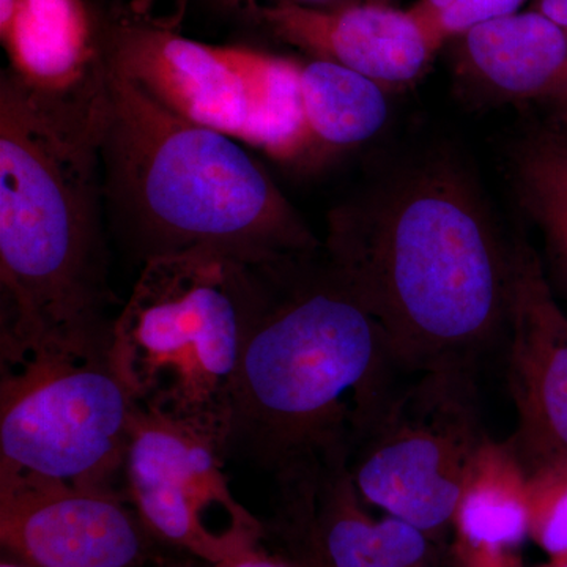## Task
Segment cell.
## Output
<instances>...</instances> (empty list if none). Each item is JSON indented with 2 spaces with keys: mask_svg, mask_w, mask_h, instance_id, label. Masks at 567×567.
<instances>
[{
  "mask_svg": "<svg viewBox=\"0 0 567 567\" xmlns=\"http://www.w3.org/2000/svg\"><path fill=\"white\" fill-rule=\"evenodd\" d=\"M324 251L406 372L477 371L506 334L513 244L457 164H420L339 205Z\"/></svg>",
  "mask_w": 567,
  "mask_h": 567,
  "instance_id": "1",
  "label": "cell"
},
{
  "mask_svg": "<svg viewBox=\"0 0 567 567\" xmlns=\"http://www.w3.org/2000/svg\"><path fill=\"white\" fill-rule=\"evenodd\" d=\"M100 137L41 111L0 78V347L110 352Z\"/></svg>",
  "mask_w": 567,
  "mask_h": 567,
  "instance_id": "2",
  "label": "cell"
},
{
  "mask_svg": "<svg viewBox=\"0 0 567 567\" xmlns=\"http://www.w3.org/2000/svg\"><path fill=\"white\" fill-rule=\"evenodd\" d=\"M100 159L106 213L144 262L215 251L278 267L320 248L245 144L167 110L110 63Z\"/></svg>",
  "mask_w": 567,
  "mask_h": 567,
  "instance_id": "3",
  "label": "cell"
},
{
  "mask_svg": "<svg viewBox=\"0 0 567 567\" xmlns=\"http://www.w3.org/2000/svg\"><path fill=\"white\" fill-rule=\"evenodd\" d=\"M312 259V257H311ZM311 259L270 267V295L246 346L226 457L279 473L352 445L363 417L405 372L382 324Z\"/></svg>",
  "mask_w": 567,
  "mask_h": 567,
  "instance_id": "4",
  "label": "cell"
},
{
  "mask_svg": "<svg viewBox=\"0 0 567 567\" xmlns=\"http://www.w3.org/2000/svg\"><path fill=\"white\" fill-rule=\"evenodd\" d=\"M270 287V268L221 252L144 262L110 349L134 402L199 429L224 450L238 371Z\"/></svg>",
  "mask_w": 567,
  "mask_h": 567,
  "instance_id": "5",
  "label": "cell"
},
{
  "mask_svg": "<svg viewBox=\"0 0 567 567\" xmlns=\"http://www.w3.org/2000/svg\"><path fill=\"white\" fill-rule=\"evenodd\" d=\"M188 0L156 10L136 0L104 20V52L164 107L257 148L275 162L306 167L300 62L245 47H215L182 31Z\"/></svg>",
  "mask_w": 567,
  "mask_h": 567,
  "instance_id": "6",
  "label": "cell"
},
{
  "mask_svg": "<svg viewBox=\"0 0 567 567\" xmlns=\"http://www.w3.org/2000/svg\"><path fill=\"white\" fill-rule=\"evenodd\" d=\"M487 435L475 369L412 372L354 432L350 476L365 505L434 540L453 527L466 470Z\"/></svg>",
  "mask_w": 567,
  "mask_h": 567,
  "instance_id": "7",
  "label": "cell"
},
{
  "mask_svg": "<svg viewBox=\"0 0 567 567\" xmlns=\"http://www.w3.org/2000/svg\"><path fill=\"white\" fill-rule=\"evenodd\" d=\"M136 412L110 352L2 361L0 477L125 488Z\"/></svg>",
  "mask_w": 567,
  "mask_h": 567,
  "instance_id": "8",
  "label": "cell"
},
{
  "mask_svg": "<svg viewBox=\"0 0 567 567\" xmlns=\"http://www.w3.org/2000/svg\"><path fill=\"white\" fill-rule=\"evenodd\" d=\"M224 457L213 436L137 405L123 487L159 544L204 565L259 546L267 535L235 498Z\"/></svg>",
  "mask_w": 567,
  "mask_h": 567,
  "instance_id": "9",
  "label": "cell"
},
{
  "mask_svg": "<svg viewBox=\"0 0 567 567\" xmlns=\"http://www.w3.org/2000/svg\"><path fill=\"white\" fill-rule=\"evenodd\" d=\"M0 543L32 567L159 566L125 488L0 477Z\"/></svg>",
  "mask_w": 567,
  "mask_h": 567,
  "instance_id": "10",
  "label": "cell"
},
{
  "mask_svg": "<svg viewBox=\"0 0 567 567\" xmlns=\"http://www.w3.org/2000/svg\"><path fill=\"white\" fill-rule=\"evenodd\" d=\"M3 71L41 111L102 137L107 106L104 20L87 0H0Z\"/></svg>",
  "mask_w": 567,
  "mask_h": 567,
  "instance_id": "11",
  "label": "cell"
},
{
  "mask_svg": "<svg viewBox=\"0 0 567 567\" xmlns=\"http://www.w3.org/2000/svg\"><path fill=\"white\" fill-rule=\"evenodd\" d=\"M349 454V447H336L275 476L276 535L305 544L327 567H432L431 537L365 511Z\"/></svg>",
  "mask_w": 567,
  "mask_h": 567,
  "instance_id": "12",
  "label": "cell"
},
{
  "mask_svg": "<svg viewBox=\"0 0 567 567\" xmlns=\"http://www.w3.org/2000/svg\"><path fill=\"white\" fill-rule=\"evenodd\" d=\"M507 382L517 413L509 440L525 470L567 454V311L536 249L513 241Z\"/></svg>",
  "mask_w": 567,
  "mask_h": 567,
  "instance_id": "13",
  "label": "cell"
},
{
  "mask_svg": "<svg viewBox=\"0 0 567 567\" xmlns=\"http://www.w3.org/2000/svg\"><path fill=\"white\" fill-rule=\"evenodd\" d=\"M249 18L309 58L346 66L386 92L415 84L443 47L415 11L385 3L274 2L257 7Z\"/></svg>",
  "mask_w": 567,
  "mask_h": 567,
  "instance_id": "14",
  "label": "cell"
},
{
  "mask_svg": "<svg viewBox=\"0 0 567 567\" xmlns=\"http://www.w3.org/2000/svg\"><path fill=\"white\" fill-rule=\"evenodd\" d=\"M458 87L484 104L567 102V32L535 10L454 40Z\"/></svg>",
  "mask_w": 567,
  "mask_h": 567,
  "instance_id": "15",
  "label": "cell"
},
{
  "mask_svg": "<svg viewBox=\"0 0 567 567\" xmlns=\"http://www.w3.org/2000/svg\"><path fill=\"white\" fill-rule=\"evenodd\" d=\"M306 167L319 166L375 136L388 118L386 91L374 81L311 59L298 71Z\"/></svg>",
  "mask_w": 567,
  "mask_h": 567,
  "instance_id": "16",
  "label": "cell"
},
{
  "mask_svg": "<svg viewBox=\"0 0 567 567\" xmlns=\"http://www.w3.org/2000/svg\"><path fill=\"white\" fill-rule=\"evenodd\" d=\"M454 539L517 548L528 537V475L509 440L486 436L466 470Z\"/></svg>",
  "mask_w": 567,
  "mask_h": 567,
  "instance_id": "17",
  "label": "cell"
},
{
  "mask_svg": "<svg viewBox=\"0 0 567 567\" xmlns=\"http://www.w3.org/2000/svg\"><path fill=\"white\" fill-rule=\"evenodd\" d=\"M517 188L543 235L548 281L567 305V152L543 134L529 140L517 156Z\"/></svg>",
  "mask_w": 567,
  "mask_h": 567,
  "instance_id": "18",
  "label": "cell"
},
{
  "mask_svg": "<svg viewBox=\"0 0 567 567\" xmlns=\"http://www.w3.org/2000/svg\"><path fill=\"white\" fill-rule=\"evenodd\" d=\"M527 475L528 537L548 558L567 557V454Z\"/></svg>",
  "mask_w": 567,
  "mask_h": 567,
  "instance_id": "19",
  "label": "cell"
},
{
  "mask_svg": "<svg viewBox=\"0 0 567 567\" xmlns=\"http://www.w3.org/2000/svg\"><path fill=\"white\" fill-rule=\"evenodd\" d=\"M532 2L533 0H458L435 17L421 20L431 28L436 40L445 44L447 40L454 41L480 25L514 17Z\"/></svg>",
  "mask_w": 567,
  "mask_h": 567,
  "instance_id": "20",
  "label": "cell"
},
{
  "mask_svg": "<svg viewBox=\"0 0 567 567\" xmlns=\"http://www.w3.org/2000/svg\"><path fill=\"white\" fill-rule=\"evenodd\" d=\"M451 558L456 567H524L517 548L453 540Z\"/></svg>",
  "mask_w": 567,
  "mask_h": 567,
  "instance_id": "21",
  "label": "cell"
},
{
  "mask_svg": "<svg viewBox=\"0 0 567 567\" xmlns=\"http://www.w3.org/2000/svg\"><path fill=\"white\" fill-rule=\"evenodd\" d=\"M205 567H293L279 554H271L264 544L248 548L235 557L218 563V565H205Z\"/></svg>",
  "mask_w": 567,
  "mask_h": 567,
  "instance_id": "22",
  "label": "cell"
},
{
  "mask_svg": "<svg viewBox=\"0 0 567 567\" xmlns=\"http://www.w3.org/2000/svg\"><path fill=\"white\" fill-rule=\"evenodd\" d=\"M548 114L539 134L567 152V102L547 106Z\"/></svg>",
  "mask_w": 567,
  "mask_h": 567,
  "instance_id": "23",
  "label": "cell"
},
{
  "mask_svg": "<svg viewBox=\"0 0 567 567\" xmlns=\"http://www.w3.org/2000/svg\"><path fill=\"white\" fill-rule=\"evenodd\" d=\"M282 550L279 551L282 558H286L293 567H327L323 565L322 559L317 557L311 548L305 546V544L298 543L292 537L281 536L279 537Z\"/></svg>",
  "mask_w": 567,
  "mask_h": 567,
  "instance_id": "24",
  "label": "cell"
},
{
  "mask_svg": "<svg viewBox=\"0 0 567 567\" xmlns=\"http://www.w3.org/2000/svg\"><path fill=\"white\" fill-rule=\"evenodd\" d=\"M216 2L223 9L240 11V13L248 14L249 17L257 7L265 6V3L293 2L308 7H330L342 2V0H216Z\"/></svg>",
  "mask_w": 567,
  "mask_h": 567,
  "instance_id": "25",
  "label": "cell"
},
{
  "mask_svg": "<svg viewBox=\"0 0 567 567\" xmlns=\"http://www.w3.org/2000/svg\"><path fill=\"white\" fill-rule=\"evenodd\" d=\"M528 9L544 14L567 32V0H533Z\"/></svg>",
  "mask_w": 567,
  "mask_h": 567,
  "instance_id": "26",
  "label": "cell"
},
{
  "mask_svg": "<svg viewBox=\"0 0 567 567\" xmlns=\"http://www.w3.org/2000/svg\"><path fill=\"white\" fill-rule=\"evenodd\" d=\"M458 0H416L410 9L415 11L417 17L423 20L435 17L440 11L446 10L447 7L454 6Z\"/></svg>",
  "mask_w": 567,
  "mask_h": 567,
  "instance_id": "27",
  "label": "cell"
},
{
  "mask_svg": "<svg viewBox=\"0 0 567 567\" xmlns=\"http://www.w3.org/2000/svg\"><path fill=\"white\" fill-rule=\"evenodd\" d=\"M537 567H567V557L548 558L547 563Z\"/></svg>",
  "mask_w": 567,
  "mask_h": 567,
  "instance_id": "28",
  "label": "cell"
},
{
  "mask_svg": "<svg viewBox=\"0 0 567 567\" xmlns=\"http://www.w3.org/2000/svg\"><path fill=\"white\" fill-rule=\"evenodd\" d=\"M0 567H32V566L22 565V563L14 561V559L3 557L2 563H0Z\"/></svg>",
  "mask_w": 567,
  "mask_h": 567,
  "instance_id": "29",
  "label": "cell"
}]
</instances>
